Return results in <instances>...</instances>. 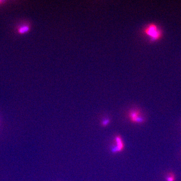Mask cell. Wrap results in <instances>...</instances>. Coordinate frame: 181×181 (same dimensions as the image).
Here are the masks:
<instances>
[{
	"instance_id": "6da1fadb",
	"label": "cell",
	"mask_w": 181,
	"mask_h": 181,
	"mask_svg": "<svg viewBox=\"0 0 181 181\" xmlns=\"http://www.w3.org/2000/svg\"><path fill=\"white\" fill-rule=\"evenodd\" d=\"M144 32L150 37L152 41H156L161 38L162 32L158 26L154 24H150L144 29Z\"/></svg>"
},
{
	"instance_id": "7a4b0ae2",
	"label": "cell",
	"mask_w": 181,
	"mask_h": 181,
	"mask_svg": "<svg viewBox=\"0 0 181 181\" xmlns=\"http://www.w3.org/2000/svg\"><path fill=\"white\" fill-rule=\"evenodd\" d=\"M127 117L131 123L137 124L143 123L145 121L144 116L141 111L138 109H130L128 112Z\"/></svg>"
},
{
	"instance_id": "3957f363",
	"label": "cell",
	"mask_w": 181,
	"mask_h": 181,
	"mask_svg": "<svg viewBox=\"0 0 181 181\" xmlns=\"http://www.w3.org/2000/svg\"><path fill=\"white\" fill-rule=\"evenodd\" d=\"M125 148V144L121 136L116 135L114 138V142L111 145L110 150L113 154H116L122 152Z\"/></svg>"
},
{
	"instance_id": "277c9868",
	"label": "cell",
	"mask_w": 181,
	"mask_h": 181,
	"mask_svg": "<svg viewBox=\"0 0 181 181\" xmlns=\"http://www.w3.org/2000/svg\"><path fill=\"white\" fill-rule=\"evenodd\" d=\"M30 29V27L27 25H23L21 26L18 29V32L19 34H23L28 32Z\"/></svg>"
},
{
	"instance_id": "5b68a950",
	"label": "cell",
	"mask_w": 181,
	"mask_h": 181,
	"mask_svg": "<svg viewBox=\"0 0 181 181\" xmlns=\"http://www.w3.org/2000/svg\"><path fill=\"white\" fill-rule=\"evenodd\" d=\"M111 122L110 119L109 118H103L101 121V125L102 127H106L108 125L110 124Z\"/></svg>"
},
{
	"instance_id": "8992f818",
	"label": "cell",
	"mask_w": 181,
	"mask_h": 181,
	"mask_svg": "<svg viewBox=\"0 0 181 181\" xmlns=\"http://www.w3.org/2000/svg\"><path fill=\"white\" fill-rule=\"evenodd\" d=\"M175 175L174 173L170 172L166 176V181H175Z\"/></svg>"
},
{
	"instance_id": "52a82bcc",
	"label": "cell",
	"mask_w": 181,
	"mask_h": 181,
	"mask_svg": "<svg viewBox=\"0 0 181 181\" xmlns=\"http://www.w3.org/2000/svg\"><path fill=\"white\" fill-rule=\"evenodd\" d=\"M1 1H0V3H1Z\"/></svg>"
}]
</instances>
